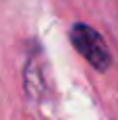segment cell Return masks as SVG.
I'll return each instance as SVG.
<instances>
[{"label":"cell","instance_id":"cell-1","mask_svg":"<svg viewBox=\"0 0 118 120\" xmlns=\"http://www.w3.org/2000/svg\"><path fill=\"white\" fill-rule=\"evenodd\" d=\"M69 38H71L73 47L77 49V53L81 55L85 61L91 65L92 69L104 73L112 63L110 51H108V45L104 41V38L96 32L95 28H91L88 24L79 22L71 28L69 32Z\"/></svg>","mask_w":118,"mask_h":120},{"label":"cell","instance_id":"cell-2","mask_svg":"<svg viewBox=\"0 0 118 120\" xmlns=\"http://www.w3.org/2000/svg\"><path fill=\"white\" fill-rule=\"evenodd\" d=\"M43 55L41 49H36V51L30 53L26 69H24V89H26V94L32 101H39L41 98L43 91H45V77H43Z\"/></svg>","mask_w":118,"mask_h":120}]
</instances>
